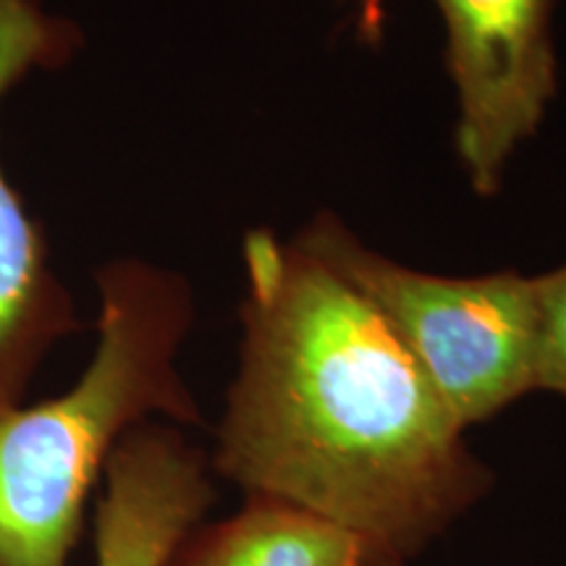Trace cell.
<instances>
[{
  "label": "cell",
  "mask_w": 566,
  "mask_h": 566,
  "mask_svg": "<svg viewBox=\"0 0 566 566\" xmlns=\"http://www.w3.org/2000/svg\"><path fill=\"white\" fill-rule=\"evenodd\" d=\"M296 244L373 302L462 430L535 391V279L412 271L367 250L334 216L310 223Z\"/></svg>",
  "instance_id": "3"
},
{
  "label": "cell",
  "mask_w": 566,
  "mask_h": 566,
  "mask_svg": "<svg viewBox=\"0 0 566 566\" xmlns=\"http://www.w3.org/2000/svg\"><path fill=\"white\" fill-rule=\"evenodd\" d=\"M166 566H407L370 537L307 509L247 495L239 512L200 522Z\"/></svg>",
  "instance_id": "7"
},
{
  "label": "cell",
  "mask_w": 566,
  "mask_h": 566,
  "mask_svg": "<svg viewBox=\"0 0 566 566\" xmlns=\"http://www.w3.org/2000/svg\"><path fill=\"white\" fill-rule=\"evenodd\" d=\"M244 338L212 475L409 564L485 499L493 472L349 281L268 231L244 239Z\"/></svg>",
  "instance_id": "1"
},
{
  "label": "cell",
  "mask_w": 566,
  "mask_h": 566,
  "mask_svg": "<svg viewBox=\"0 0 566 566\" xmlns=\"http://www.w3.org/2000/svg\"><path fill=\"white\" fill-rule=\"evenodd\" d=\"M216 501L210 462L174 424L142 422L105 464L95 566H166Z\"/></svg>",
  "instance_id": "6"
},
{
  "label": "cell",
  "mask_w": 566,
  "mask_h": 566,
  "mask_svg": "<svg viewBox=\"0 0 566 566\" xmlns=\"http://www.w3.org/2000/svg\"><path fill=\"white\" fill-rule=\"evenodd\" d=\"M82 30L45 0H0V103L32 71L74 59ZM80 328L48 237L0 166V407L19 405L61 338Z\"/></svg>",
  "instance_id": "5"
},
{
  "label": "cell",
  "mask_w": 566,
  "mask_h": 566,
  "mask_svg": "<svg viewBox=\"0 0 566 566\" xmlns=\"http://www.w3.org/2000/svg\"><path fill=\"white\" fill-rule=\"evenodd\" d=\"M386 21V0H359V34L365 40H378Z\"/></svg>",
  "instance_id": "9"
},
{
  "label": "cell",
  "mask_w": 566,
  "mask_h": 566,
  "mask_svg": "<svg viewBox=\"0 0 566 566\" xmlns=\"http://www.w3.org/2000/svg\"><path fill=\"white\" fill-rule=\"evenodd\" d=\"M97 346L76 384L0 407V566H71L92 488L153 415L202 424L179 352L195 321L181 275L142 260L97 268Z\"/></svg>",
  "instance_id": "2"
},
{
  "label": "cell",
  "mask_w": 566,
  "mask_h": 566,
  "mask_svg": "<svg viewBox=\"0 0 566 566\" xmlns=\"http://www.w3.org/2000/svg\"><path fill=\"white\" fill-rule=\"evenodd\" d=\"M459 95L457 153L472 189L493 195L556 92L554 0H436Z\"/></svg>",
  "instance_id": "4"
},
{
  "label": "cell",
  "mask_w": 566,
  "mask_h": 566,
  "mask_svg": "<svg viewBox=\"0 0 566 566\" xmlns=\"http://www.w3.org/2000/svg\"><path fill=\"white\" fill-rule=\"evenodd\" d=\"M537 363L535 391L566 399V265L535 279Z\"/></svg>",
  "instance_id": "8"
}]
</instances>
